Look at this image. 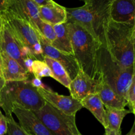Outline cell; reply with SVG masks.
<instances>
[{
  "label": "cell",
  "instance_id": "6da1fadb",
  "mask_svg": "<svg viewBox=\"0 0 135 135\" xmlns=\"http://www.w3.org/2000/svg\"><path fill=\"white\" fill-rule=\"evenodd\" d=\"M111 3L109 0H90L83 6L66 8L67 22L79 25L104 46Z\"/></svg>",
  "mask_w": 135,
  "mask_h": 135
},
{
  "label": "cell",
  "instance_id": "7a4b0ae2",
  "mask_svg": "<svg viewBox=\"0 0 135 135\" xmlns=\"http://www.w3.org/2000/svg\"><path fill=\"white\" fill-rule=\"evenodd\" d=\"M46 101L30 80L6 81L0 90V108L5 116L12 115L16 107L36 112L43 107Z\"/></svg>",
  "mask_w": 135,
  "mask_h": 135
},
{
  "label": "cell",
  "instance_id": "3957f363",
  "mask_svg": "<svg viewBox=\"0 0 135 135\" xmlns=\"http://www.w3.org/2000/svg\"><path fill=\"white\" fill-rule=\"evenodd\" d=\"M73 55L80 69L90 77L99 76L98 52L102 45L84 28L73 22H67Z\"/></svg>",
  "mask_w": 135,
  "mask_h": 135
},
{
  "label": "cell",
  "instance_id": "277c9868",
  "mask_svg": "<svg viewBox=\"0 0 135 135\" xmlns=\"http://www.w3.org/2000/svg\"><path fill=\"white\" fill-rule=\"evenodd\" d=\"M134 25L116 22L110 19L105 32V45L110 55L123 67H133Z\"/></svg>",
  "mask_w": 135,
  "mask_h": 135
},
{
  "label": "cell",
  "instance_id": "5b68a950",
  "mask_svg": "<svg viewBox=\"0 0 135 135\" xmlns=\"http://www.w3.org/2000/svg\"><path fill=\"white\" fill-rule=\"evenodd\" d=\"M98 65L99 76L127 100V91L134 74L133 67L126 68L121 65L104 46H101L98 50Z\"/></svg>",
  "mask_w": 135,
  "mask_h": 135
},
{
  "label": "cell",
  "instance_id": "8992f818",
  "mask_svg": "<svg viewBox=\"0 0 135 135\" xmlns=\"http://www.w3.org/2000/svg\"><path fill=\"white\" fill-rule=\"evenodd\" d=\"M54 135H80L75 121L76 115H67L47 102L34 112Z\"/></svg>",
  "mask_w": 135,
  "mask_h": 135
},
{
  "label": "cell",
  "instance_id": "52a82bcc",
  "mask_svg": "<svg viewBox=\"0 0 135 135\" xmlns=\"http://www.w3.org/2000/svg\"><path fill=\"white\" fill-rule=\"evenodd\" d=\"M1 13L21 44L28 50L34 59L44 60V55L40 41L39 34L25 20L18 18L7 11Z\"/></svg>",
  "mask_w": 135,
  "mask_h": 135
},
{
  "label": "cell",
  "instance_id": "ba28073f",
  "mask_svg": "<svg viewBox=\"0 0 135 135\" xmlns=\"http://www.w3.org/2000/svg\"><path fill=\"white\" fill-rule=\"evenodd\" d=\"M3 26L0 42V52L4 53L11 58L17 61L25 69L24 62L25 59L28 57H30L33 59L34 58L28 50L21 44L7 22L3 18Z\"/></svg>",
  "mask_w": 135,
  "mask_h": 135
},
{
  "label": "cell",
  "instance_id": "9c48e42d",
  "mask_svg": "<svg viewBox=\"0 0 135 135\" xmlns=\"http://www.w3.org/2000/svg\"><path fill=\"white\" fill-rule=\"evenodd\" d=\"M44 100L67 115H76L83 108L81 102L71 96H63L46 87L37 89Z\"/></svg>",
  "mask_w": 135,
  "mask_h": 135
},
{
  "label": "cell",
  "instance_id": "30bf717a",
  "mask_svg": "<svg viewBox=\"0 0 135 135\" xmlns=\"http://www.w3.org/2000/svg\"><path fill=\"white\" fill-rule=\"evenodd\" d=\"M39 37L44 57H48L59 62L67 71L71 80H73L80 70L79 63L74 55L57 50L40 34Z\"/></svg>",
  "mask_w": 135,
  "mask_h": 135
},
{
  "label": "cell",
  "instance_id": "8fae6325",
  "mask_svg": "<svg viewBox=\"0 0 135 135\" xmlns=\"http://www.w3.org/2000/svg\"><path fill=\"white\" fill-rule=\"evenodd\" d=\"M12 113L18 119L19 125L26 133L32 135H54L34 112L16 107Z\"/></svg>",
  "mask_w": 135,
  "mask_h": 135
},
{
  "label": "cell",
  "instance_id": "7c38bea8",
  "mask_svg": "<svg viewBox=\"0 0 135 135\" xmlns=\"http://www.w3.org/2000/svg\"><path fill=\"white\" fill-rule=\"evenodd\" d=\"M39 7L32 0H8L5 11L28 22L35 28L40 21Z\"/></svg>",
  "mask_w": 135,
  "mask_h": 135
},
{
  "label": "cell",
  "instance_id": "4fadbf2b",
  "mask_svg": "<svg viewBox=\"0 0 135 135\" xmlns=\"http://www.w3.org/2000/svg\"><path fill=\"white\" fill-rule=\"evenodd\" d=\"M98 79L91 78L82 69L79 70L76 77L70 83L69 92L71 95L76 100H82L90 94H96Z\"/></svg>",
  "mask_w": 135,
  "mask_h": 135
},
{
  "label": "cell",
  "instance_id": "5bb4252c",
  "mask_svg": "<svg viewBox=\"0 0 135 135\" xmlns=\"http://www.w3.org/2000/svg\"><path fill=\"white\" fill-rule=\"evenodd\" d=\"M109 16L114 22L134 25L135 0H113L111 3Z\"/></svg>",
  "mask_w": 135,
  "mask_h": 135
},
{
  "label": "cell",
  "instance_id": "9a60e30c",
  "mask_svg": "<svg viewBox=\"0 0 135 135\" xmlns=\"http://www.w3.org/2000/svg\"><path fill=\"white\" fill-rule=\"evenodd\" d=\"M96 94H98L106 108L125 109V107L128 105L127 101L112 89L100 76L98 78Z\"/></svg>",
  "mask_w": 135,
  "mask_h": 135
},
{
  "label": "cell",
  "instance_id": "2e32d148",
  "mask_svg": "<svg viewBox=\"0 0 135 135\" xmlns=\"http://www.w3.org/2000/svg\"><path fill=\"white\" fill-rule=\"evenodd\" d=\"M2 76L5 81H22L28 80L31 74L29 73L18 62L3 52Z\"/></svg>",
  "mask_w": 135,
  "mask_h": 135
},
{
  "label": "cell",
  "instance_id": "e0dca14e",
  "mask_svg": "<svg viewBox=\"0 0 135 135\" xmlns=\"http://www.w3.org/2000/svg\"><path fill=\"white\" fill-rule=\"evenodd\" d=\"M38 13L40 19L52 26L67 22L66 7L56 2L46 6L39 7Z\"/></svg>",
  "mask_w": 135,
  "mask_h": 135
},
{
  "label": "cell",
  "instance_id": "ac0fdd59",
  "mask_svg": "<svg viewBox=\"0 0 135 135\" xmlns=\"http://www.w3.org/2000/svg\"><path fill=\"white\" fill-rule=\"evenodd\" d=\"M80 102L83 108L88 109L105 129L108 128L106 110L98 94L88 95Z\"/></svg>",
  "mask_w": 135,
  "mask_h": 135
},
{
  "label": "cell",
  "instance_id": "d6986e66",
  "mask_svg": "<svg viewBox=\"0 0 135 135\" xmlns=\"http://www.w3.org/2000/svg\"><path fill=\"white\" fill-rule=\"evenodd\" d=\"M55 32V40L50 44L57 50L66 54L73 55L71 38L67 28V22L54 26Z\"/></svg>",
  "mask_w": 135,
  "mask_h": 135
},
{
  "label": "cell",
  "instance_id": "ffe728a7",
  "mask_svg": "<svg viewBox=\"0 0 135 135\" xmlns=\"http://www.w3.org/2000/svg\"><path fill=\"white\" fill-rule=\"evenodd\" d=\"M43 61L50 67L53 79L69 89L71 80L63 66L59 62L48 57H44Z\"/></svg>",
  "mask_w": 135,
  "mask_h": 135
},
{
  "label": "cell",
  "instance_id": "44dd1931",
  "mask_svg": "<svg viewBox=\"0 0 135 135\" xmlns=\"http://www.w3.org/2000/svg\"><path fill=\"white\" fill-rule=\"evenodd\" d=\"M108 128L115 131H121V125L124 117L132 113L131 109L106 108Z\"/></svg>",
  "mask_w": 135,
  "mask_h": 135
},
{
  "label": "cell",
  "instance_id": "7402d4cb",
  "mask_svg": "<svg viewBox=\"0 0 135 135\" xmlns=\"http://www.w3.org/2000/svg\"><path fill=\"white\" fill-rule=\"evenodd\" d=\"M35 30L38 32L40 35L44 37L50 44L54 42L56 38L54 26L44 22L42 20H40L36 24Z\"/></svg>",
  "mask_w": 135,
  "mask_h": 135
},
{
  "label": "cell",
  "instance_id": "603a6c76",
  "mask_svg": "<svg viewBox=\"0 0 135 135\" xmlns=\"http://www.w3.org/2000/svg\"><path fill=\"white\" fill-rule=\"evenodd\" d=\"M32 74L34 77L42 79L43 77H51L52 74L50 67L42 60H34L32 67Z\"/></svg>",
  "mask_w": 135,
  "mask_h": 135
},
{
  "label": "cell",
  "instance_id": "cb8c5ba5",
  "mask_svg": "<svg viewBox=\"0 0 135 135\" xmlns=\"http://www.w3.org/2000/svg\"><path fill=\"white\" fill-rule=\"evenodd\" d=\"M7 121L8 135H29L22 129L16 121H15L12 115L5 116Z\"/></svg>",
  "mask_w": 135,
  "mask_h": 135
},
{
  "label": "cell",
  "instance_id": "d4e9b609",
  "mask_svg": "<svg viewBox=\"0 0 135 135\" xmlns=\"http://www.w3.org/2000/svg\"><path fill=\"white\" fill-rule=\"evenodd\" d=\"M127 101L128 102V105L131 106L135 103V74H133L129 88L127 94Z\"/></svg>",
  "mask_w": 135,
  "mask_h": 135
},
{
  "label": "cell",
  "instance_id": "484cf974",
  "mask_svg": "<svg viewBox=\"0 0 135 135\" xmlns=\"http://www.w3.org/2000/svg\"><path fill=\"white\" fill-rule=\"evenodd\" d=\"M7 133V118L0 109V135H5Z\"/></svg>",
  "mask_w": 135,
  "mask_h": 135
},
{
  "label": "cell",
  "instance_id": "4316f807",
  "mask_svg": "<svg viewBox=\"0 0 135 135\" xmlns=\"http://www.w3.org/2000/svg\"><path fill=\"white\" fill-rule=\"evenodd\" d=\"M30 83H31L32 85L34 88H36V89L47 87L44 84L43 82L42 81V79H38V78L34 77V79H32V80H30Z\"/></svg>",
  "mask_w": 135,
  "mask_h": 135
},
{
  "label": "cell",
  "instance_id": "83f0119b",
  "mask_svg": "<svg viewBox=\"0 0 135 135\" xmlns=\"http://www.w3.org/2000/svg\"><path fill=\"white\" fill-rule=\"evenodd\" d=\"M38 7L46 6V5H50L55 3L53 0H32Z\"/></svg>",
  "mask_w": 135,
  "mask_h": 135
},
{
  "label": "cell",
  "instance_id": "f1b7e54d",
  "mask_svg": "<svg viewBox=\"0 0 135 135\" xmlns=\"http://www.w3.org/2000/svg\"><path fill=\"white\" fill-rule=\"evenodd\" d=\"M8 0H0V13L5 11L7 6Z\"/></svg>",
  "mask_w": 135,
  "mask_h": 135
},
{
  "label": "cell",
  "instance_id": "f546056e",
  "mask_svg": "<svg viewBox=\"0 0 135 135\" xmlns=\"http://www.w3.org/2000/svg\"><path fill=\"white\" fill-rule=\"evenodd\" d=\"M105 133L106 135H122L121 134V131H112L111 129H108V128L105 129Z\"/></svg>",
  "mask_w": 135,
  "mask_h": 135
},
{
  "label": "cell",
  "instance_id": "4dcf8cb0",
  "mask_svg": "<svg viewBox=\"0 0 135 135\" xmlns=\"http://www.w3.org/2000/svg\"><path fill=\"white\" fill-rule=\"evenodd\" d=\"M3 17H2V15H1V13H0V42H1V34H2V30H3Z\"/></svg>",
  "mask_w": 135,
  "mask_h": 135
},
{
  "label": "cell",
  "instance_id": "1f68e13d",
  "mask_svg": "<svg viewBox=\"0 0 135 135\" xmlns=\"http://www.w3.org/2000/svg\"><path fill=\"white\" fill-rule=\"evenodd\" d=\"M126 135H135V120L131 129L130 131H129Z\"/></svg>",
  "mask_w": 135,
  "mask_h": 135
},
{
  "label": "cell",
  "instance_id": "d6a6232c",
  "mask_svg": "<svg viewBox=\"0 0 135 135\" xmlns=\"http://www.w3.org/2000/svg\"><path fill=\"white\" fill-rule=\"evenodd\" d=\"M5 83V80L3 79V78L0 76V90H1V88L3 87Z\"/></svg>",
  "mask_w": 135,
  "mask_h": 135
},
{
  "label": "cell",
  "instance_id": "836d02e7",
  "mask_svg": "<svg viewBox=\"0 0 135 135\" xmlns=\"http://www.w3.org/2000/svg\"><path fill=\"white\" fill-rule=\"evenodd\" d=\"M0 76H2V57H1V54H0Z\"/></svg>",
  "mask_w": 135,
  "mask_h": 135
},
{
  "label": "cell",
  "instance_id": "e575fe53",
  "mask_svg": "<svg viewBox=\"0 0 135 135\" xmlns=\"http://www.w3.org/2000/svg\"><path fill=\"white\" fill-rule=\"evenodd\" d=\"M133 71H134V74H135V40L134 42V61H133Z\"/></svg>",
  "mask_w": 135,
  "mask_h": 135
},
{
  "label": "cell",
  "instance_id": "d590c367",
  "mask_svg": "<svg viewBox=\"0 0 135 135\" xmlns=\"http://www.w3.org/2000/svg\"><path fill=\"white\" fill-rule=\"evenodd\" d=\"M130 108H131V110L132 113H133L135 116V103L134 104H133V105L130 107Z\"/></svg>",
  "mask_w": 135,
  "mask_h": 135
},
{
  "label": "cell",
  "instance_id": "8d00e7d4",
  "mask_svg": "<svg viewBox=\"0 0 135 135\" xmlns=\"http://www.w3.org/2000/svg\"><path fill=\"white\" fill-rule=\"evenodd\" d=\"M132 36H133V40H135V22L134 24V26H133V34H132Z\"/></svg>",
  "mask_w": 135,
  "mask_h": 135
},
{
  "label": "cell",
  "instance_id": "74e56055",
  "mask_svg": "<svg viewBox=\"0 0 135 135\" xmlns=\"http://www.w3.org/2000/svg\"><path fill=\"white\" fill-rule=\"evenodd\" d=\"M80 1H83V2L86 3V2H87V1H90V0H80ZM109 1H113V0H109Z\"/></svg>",
  "mask_w": 135,
  "mask_h": 135
},
{
  "label": "cell",
  "instance_id": "f35d334b",
  "mask_svg": "<svg viewBox=\"0 0 135 135\" xmlns=\"http://www.w3.org/2000/svg\"><path fill=\"white\" fill-rule=\"evenodd\" d=\"M103 135H106V134H105V133H104V134H103Z\"/></svg>",
  "mask_w": 135,
  "mask_h": 135
},
{
  "label": "cell",
  "instance_id": "ab89813d",
  "mask_svg": "<svg viewBox=\"0 0 135 135\" xmlns=\"http://www.w3.org/2000/svg\"><path fill=\"white\" fill-rule=\"evenodd\" d=\"M29 135H32V134H29Z\"/></svg>",
  "mask_w": 135,
  "mask_h": 135
},
{
  "label": "cell",
  "instance_id": "60d3db41",
  "mask_svg": "<svg viewBox=\"0 0 135 135\" xmlns=\"http://www.w3.org/2000/svg\"><path fill=\"white\" fill-rule=\"evenodd\" d=\"M80 135H82V134H80Z\"/></svg>",
  "mask_w": 135,
  "mask_h": 135
}]
</instances>
